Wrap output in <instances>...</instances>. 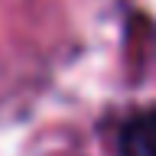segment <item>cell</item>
<instances>
[{
  "label": "cell",
  "instance_id": "obj_1",
  "mask_svg": "<svg viewBox=\"0 0 156 156\" xmlns=\"http://www.w3.org/2000/svg\"><path fill=\"white\" fill-rule=\"evenodd\" d=\"M120 153L124 156H156V111L133 114L120 127Z\"/></svg>",
  "mask_w": 156,
  "mask_h": 156
}]
</instances>
